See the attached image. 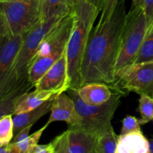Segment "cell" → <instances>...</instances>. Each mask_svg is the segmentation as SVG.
I'll return each mask as SVG.
<instances>
[{
  "label": "cell",
  "instance_id": "cell-2",
  "mask_svg": "<svg viewBox=\"0 0 153 153\" xmlns=\"http://www.w3.org/2000/svg\"><path fill=\"white\" fill-rule=\"evenodd\" d=\"M101 9L102 4L97 0H79L71 7L73 26L66 47L69 89H79L82 86V60L90 34Z\"/></svg>",
  "mask_w": 153,
  "mask_h": 153
},
{
  "label": "cell",
  "instance_id": "cell-17",
  "mask_svg": "<svg viewBox=\"0 0 153 153\" xmlns=\"http://www.w3.org/2000/svg\"><path fill=\"white\" fill-rule=\"evenodd\" d=\"M71 10L67 0H46L42 6V21L53 17H63Z\"/></svg>",
  "mask_w": 153,
  "mask_h": 153
},
{
  "label": "cell",
  "instance_id": "cell-5",
  "mask_svg": "<svg viewBox=\"0 0 153 153\" xmlns=\"http://www.w3.org/2000/svg\"><path fill=\"white\" fill-rule=\"evenodd\" d=\"M147 31V22L143 7L130 8L126 16L121 34L114 70L115 82L124 70L134 64Z\"/></svg>",
  "mask_w": 153,
  "mask_h": 153
},
{
  "label": "cell",
  "instance_id": "cell-26",
  "mask_svg": "<svg viewBox=\"0 0 153 153\" xmlns=\"http://www.w3.org/2000/svg\"><path fill=\"white\" fill-rule=\"evenodd\" d=\"M142 7L146 15L149 31L153 27V0H143Z\"/></svg>",
  "mask_w": 153,
  "mask_h": 153
},
{
  "label": "cell",
  "instance_id": "cell-30",
  "mask_svg": "<svg viewBox=\"0 0 153 153\" xmlns=\"http://www.w3.org/2000/svg\"><path fill=\"white\" fill-rule=\"evenodd\" d=\"M0 153H11V143L0 147Z\"/></svg>",
  "mask_w": 153,
  "mask_h": 153
},
{
  "label": "cell",
  "instance_id": "cell-7",
  "mask_svg": "<svg viewBox=\"0 0 153 153\" xmlns=\"http://www.w3.org/2000/svg\"><path fill=\"white\" fill-rule=\"evenodd\" d=\"M113 89L110 100L100 105H88L81 100L76 89L67 91L74 101L76 110L81 117V125L84 128L100 134L101 131L111 126V120L120 106L121 98L126 94L117 89Z\"/></svg>",
  "mask_w": 153,
  "mask_h": 153
},
{
  "label": "cell",
  "instance_id": "cell-23",
  "mask_svg": "<svg viewBox=\"0 0 153 153\" xmlns=\"http://www.w3.org/2000/svg\"><path fill=\"white\" fill-rule=\"evenodd\" d=\"M48 126H49V125L46 123L44 126H43L41 128L37 130V131L28 136V138L25 139V140H23L21 143H13V144L16 145L23 153H31L33 149L35 148V146L38 145V142L41 137L42 134H43V131L46 129Z\"/></svg>",
  "mask_w": 153,
  "mask_h": 153
},
{
  "label": "cell",
  "instance_id": "cell-28",
  "mask_svg": "<svg viewBox=\"0 0 153 153\" xmlns=\"http://www.w3.org/2000/svg\"><path fill=\"white\" fill-rule=\"evenodd\" d=\"M31 153H54V146L52 142L46 145L38 144Z\"/></svg>",
  "mask_w": 153,
  "mask_h": 153
},
{
  "label": "cell",
  "instance_id": "cell-12",
  "mask_svg": "<svg viewBox=\"0 0 153 153\" xmlns=\"http://www.w3.org/2000/svg\"><path fill=\"white\" fill-rule=\"evenodd\" d=\"M50 112V117L46 123L49 126L56 121H64L69 126L79 125L82 122L74 101L66 92L58 94L54 97Z\"/></svg>",
  "mask_w": 153,
  "mask_h": 153
},
{
  "label": "cell",
  "instance_id": "cell-27",
  "mask_svg": "<svg viewBox=\"0 0 153 153\" xmlns=\"http://www.w3.org/2000/svg\"><path fill=\"white\" fill-rule=\"evenodd\" d=\"M31 127H32V126H29L26 127L24 129H22V131H19L17 134L14 136L11 143H19L25 140L26 138H28V136H29V132L31 129Z\"/></svg>",
  "mask_w": 153,
  "mask_h": 153
},
{
  "label": "cell",
  "instance_id": "cell-24",
  "mask_svg": "<svg viewBox=\"0 0 153 153\" xmlns=\"http://www.w3.org/2000/svg\"><path fill=\"white\" fill-rule=\"evenodd\" d=\"M135 131H141L139 120L134 116L127 115L123 120V126L120 134H126Z\"/></svg>",
  "mask_w": 153,
  "mask_h": 153
},
{
  "label": "cell",
  "instance_id": "cell-14",
  "mask_svg": "<svg viewBox=\"0 0 153 153\" xmlns=\"http://www.w3.org/2000/svg\"><path fill=\"white\" fill-rule=\"evenodd\" d=\"M58 94H59V93L56 91L37 90H34L31 92L24 93L16 101L13 115L34 110Z\"/></svg>",
  "mask_w": 153,
  "mask_h": 153
},
{
  "label": "cell",
  "instance_id": "cell-25",
  "mask_svg": "<svg viewBox=\"0 0 153 153\" xmlns=\"http://www.w3.org/2000/svg\"><path fill=\"white\" fill-rule=\"evenodd\" d=\"M120 0H102V1L101 15L98 23H102L111 17L114 11Z\"/></svg>",
  "mask_w": 153,
  "mask_h": 153
},
{
  "label": "cell",
  "instance_id": "cell-3",
  "mask_svg": "<svg viewBox=\"0 0 153 153\" xmlns=\"http://www.w3.org/2000/svg\"><path fill=\"white\" fill-rule=\"evenodd\" d=\"M64 16L53 17L46 21L41 20L24 34L22 47L10 74L4 85L0 87V98L16 88L31 85L28 82V70L40 43L46 34Z\"/></svg>",
  "mask_w": 153,
  "mask_h": 153
},
{
  "label": "cell",
  "instance_id": "cell-22",
  "mask_svg": "<svg viewBox=\"0 0 153 153\" xmlns=\"http://www.w3.org/2000/svg\"><path fill=\"white\" fill-rule=\"evenodd\" d=\"M139 111L140 125H145L150 121H153V97L146 94L140 95L139 99Z\"/></svg>",
  "mask_w": 153,
  "mask_h": 153
},
{
  "label": "cell",
  "instance_id": "cell-20",
  "mask_svg": "<svg viewBox=\"0 0 153 153\" xmlns=\"http://www.w3.org/2000/svg\"><path fill=\"white\" fill-rule=\"evenodd\" d=\"M14 137V124L12 114L0 117V146L11 143Z\"/></svg>",
  "mask_w": 153,
  "mask_h": 153
},
{
  "label": "cell",
  "instance_id": "cell-10",
  "mask_svg": "<svg viewBox=\"0 0 153 153\" xmlns=\"http://www.w3.org/2000/svg\"><path fill=\"white\" fill-rule=\"evenodd\" d=\"M37 91H56L61 94L69 90L66 51L34 85Z\"/></svg>",
  "mask_w": 153,
  "mask_h": 153
},
{
  "label": "cell",
  "instance_id": "cell-6",
  "mask_svg": "<svg viewBox=\"0 0 153 153\" xmlns=\"http://www.w3.org/2000/svg\"><path fill=\"white\" fill-rule=\"evenodd\" d=\"M42 20L40 0L1 2L0 36L25 34Z\"/></svg>",
  "mask_w": 153,
  "mask_h": 153
},
{
  "label": "cell",
  "instance_id": "cell-35",
  "mask_svg": "<svg viewBox=\"0 0 153 153\" xmlns=\"http://www.w3.org/2000/svg\"><path fill=\"white\" fill-rule=\"evenodd\" d=\"M45 1H46V0H40V5H41V8H42V6H43V4H44Z\"/></svg>",
  "mask_w": 153,
  "mask_h": 153
},
{
  "label": "cell",
  "instance_id": "cell-1",
  "mask_svg": "<svg viewBox=\"0 0 153 153\" xmlns=\"http://www.w3.org/2000/svg\"><path fill=\"white\" fill-rule=\"evenodd\" d=\"M126 10V0H120L111 17L93 28L82 60V86L89 83L111 86L114 84L115 65L127 14Z\"/></svg>",
  "mask_w": 153,
  "mask_h": 153
},
{
  "label": "cell",
  "instance_id": "cell-11",
  "mask_svg": "<svg viewBox=\"0 0 153 153\" xmlns=\"http://www.w3.org/2000/svg\"><path fill=\"white\" fill-rule=\"evenodd\" d=\"M0 46V87L7 80L23 43L24 34L1 35Z\"/></svg>",
  "mask_w": 153,
  "mask_h": 153
},
{
  "label": "cell",
  "instance_id": "cell-16",
  "mask_svg": "<svg viewBox=\"0 0 153 153\" xmlns=\"http://www.w3.org/2000/svg\"><path fill=\"white\" fill-rule=\"evenodd\" d=\"M54 97L34 110L15 115L13 117L14 124V136L26 127L34 125L42 117L45 116L48 112L50 111Z\"/></svg>",
  "mask_w": 153,
  "mask_h": 153
},
{
  "label": "cell",
  "instance_id": "cell-21",
  "mask_svg": "<svg viewBox=\"0 0 153 153\" xmlns=\"http://www.w3.org/2000/svg\"><path fill=\"white\" fill-rule=\"evenodd\" d=\"M151 61H153V27L147 31L134 64Z\"/></svg>",
  "mask_w": 153,
  "mask_h": 153
},
{
  "label": "cell",
  "instance_id": "cell-37",
  "mask_svg": "<svg viewBox=\"0 0 153 153\" xmlns=\"http://www.w3.org/2000/svg\"><path fill=\"white\" fill-rule=\"evenodd\" d=\"M97 1H98V2H100V4H102V0H97Z\"/></svg>",
  "mask_w": 153,
  "mask_h": 153
},
{
  "label": "cell",
  "instance_id": "cell-4",
  "mask_svg": "<svg viewBox=\"0 0 153 153\" xmlns=\"http://www.w3.org/2000/svg\"><path fill=\"white\" fill-rule=\"evenodd\" d=\"M73 26V15L70 10L42 40L28 70V82L34 87L66 51Z\"/></svg>",
  "mask_w": 153,
  "mask_h": 153
},
{
  "label": "cell",
  "instance_id": "cell-32",
  "mask_svg": "<svg viewBox=\"0 0 153 153\" xmlns=\"http://www.w3.org/2000/svg\"><path fill=\"white\" fill-rule=\"evenodd\" d=\"M11 143V153H23L16 145L13 144V143Z\"/></svg>",
  "mask_w": 153,
  "mask_h": 153
},
{
  "label": "cell",
  "instance_id": "cell-36",
  "mask_svg": "<svg viewBox=\"0 0 153 153\" xmlns=\"http://www.w3.org/2000/svg\"><path fill=\"white\" fill-rule=\"evenodd\" d=\"M15 1V0H0L1 2H3V1Z\"/></svg>",
  "mask_w": 153,
  "mask_h": 153
},
{
  "label": "cell",
  "instance_id": "cell-29",
  "mask_svg": "<svg viewBox=\"0 0 153 153\" xmlns=\"http://www.w3.org/2000/svg\"><path fill=\"white\" fill-rule=\"evenodd\" d=\"M52 143L54 146V153H67L65 149L63 148V146H61L58 143H57L56 141L53 140Z\"/></svg>",
  "mask_w": 153,
  "mask_h": 153
},
{
  "label": "cell",
  "instance_id": "cell-9",
  "mask_svg": "<svg viewBox=\"0 0 153 153\" xmlns=\"http://www.w3.org/2000/svg\"><path fill=\"white\" fill-rule=\"evenodd\" d=\"M98 134L81 125L70 126L67 131L57 136L54 140L67 153H96Z\"/></svg>",
  "mask_w": 153,
  "mask_h": 153
},
{
  "label": "cell",
  "instance_id": "cell-31",
  "mask_svg": "<svg viewBox=\"0 0 153 153\" xmlns=\"http://www.w3.org/2000/svg\"><path fill=\"white\" fill-rule=\"evenodd\" d=\"M143 0H132V4H131V8H135L142 6Z\"/></svg>",
  "mask_w": 153,
  "mask_h": 153
},
{
  "label": "cell",
  "instance_id": "cell-33",
  "mask_svg": "<svg viewBox=\"0 0 153 153\" xmlns=\"http://www.w3.org/2000/svg\"><path fill=\"white\" fill-rule=\"evenodd\" d=\"M67 1H68V4L70 5V8H71L79 1V0H67Z\"/></svg>",
  "mask_w": 153,
  "mask_h": 153
},
{
  "label": "cell",
  "instance_id": "cell-8",
  "mask_svg": "<svg viewBox=\"0 0 153 153\" xmlns=\"http://www.w3.org/2000/svg\"><path fill=\"white\" fill-rule=\"evenodd\" d=\"M112 88L153 97V61L134 64L124 70Z\"/></svg>",
  "mask_w": 153,
  "mask_h": 153
},
{
  "label": "cell",
  "instance_id": "cell-18",
  "mask_svg": "<svg viewBox=\"0 0 153 153\" xmlns=\"http://www.w3.org/2000/svg\"><path fill=\"white\" fill-rule=\"evenodd\" d=\"M118 136L112 126L98 134L96 145V153H115L117 146Z\"/></svg>",
  "mask_w": 153,
  "mask_h": 153
},
{
  "label": "cell",
  "instance_id": "cell-19",
  "mask_svg": "<svg viewBox=\"0 0 153 153\" xmlns=\"http://www.w3.org/2000/svg\"><path fill=\"white\" fill-rule=\"evenodd\" d=\"M33 87L32 85L18 88L13 91H10L4 97L0 98V117L7 114L13 115L15 109V105L18 98L25 92H28V90Z\"/></svg>",
  "mask_w": 153,
  "mask_h": 153
},
{
  "label": "cell",
  "instance_id": "cell-13",
  "mask_svg": "<svg viewBox=\"0 0 153 153\" xmlns=\"http://www.w3.org/2000/svg\"><path fill=\"white\" fill-rule=\"evenodd\" d=\"M111 87L104 83H89L77 90L81 100L88 105H100L110 100L113 94Z\"/></svg>",
  "mask_w": 153,
  "mask_h": 153
},
{
  "label": "cell",
  "instance_id": "cell-38",
  "mask_svg": "<svg viewBox=\"0 0 153 153\" xmlns=\"http://www.w3.org/2000/svg\"><path fill=\"white\" fill-rule=\"evenodd\" d=\"M148 153H150V152H148Z\"/></svg>",
  "mask_w": 153,
  "mask_h": 153
},
{
  "label": "cell",
  "instance_id": "cell-34",
  "mask_svg": "<svg viewBox=\"0 0 153 153\" xmlns=\"http://www.w3.org/2000/svg\"><path fill=\"white\" fill-rule=\"evenodd\" d=\"M149 151L150 153H153V139L149 140Z\"/></svg>",
  "mask_w": 153,
  "mask_h": 153
},
{
  "label": "cell",
  "instance_id": "cell-15",
  "mask_svg": "<svg viewBox=\"0 0 153 153\" xmlns=\"http://www.w3.org/2000/svg\"><path fill=\"white\" fill-rule=\"evenodd\" d=\"M149 140L142 131L120 134L115 153H148Z\"/></svg>",
  "mask_w": 153,
  "mask_h": 153
}]
</instances>
